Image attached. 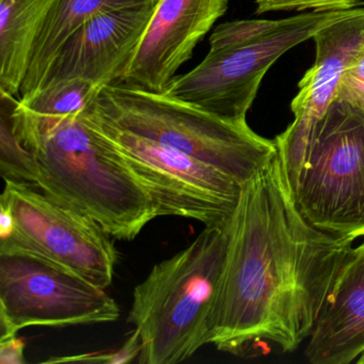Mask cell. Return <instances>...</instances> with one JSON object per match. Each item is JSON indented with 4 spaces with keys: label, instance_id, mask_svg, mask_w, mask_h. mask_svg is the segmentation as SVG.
<instances>
[{
    "label": "cell",
    "instance_id": "obj_1",
    "mask_svg": "<svg viewBox=\"0 0 364 364\" xmlns=\"http://www.w3.org/2000/svg\"><path fill=\"white\" fill-rule=\"evenodd\" d=\"M353 242L304 218L277 152L242 185L230 219L208 344L237 355L263 341L283 353L297 349L310 336Z\"/></svg>",
    "mask_w": 364,
    "mask_h": 364
},
{
    "label": "cell",
    "instance_id": "obj_2",
    "mask_svg": "<svg viewBox=\"0 0 364 364\" xmlns=\"http://www.w3.org/2000/svg\"><path fill=\"white\" fill-rule=\"evenodd\" d=\"M24 146L35 159L36 186L92 219L114 240H135L159 217L144 185L80 114Z\"/></svg>",
    "mask_w": 364,
    "mask_h": 364
},
{
    "label": "cell",
    "instance_id": "obj_3",
    "mask_svg": "<svg viewBox=\"0 0 364 364\" xmlns=\"http://www.w3.org/2000/svg\"><path fill=\"white\" fill-rule=\"evenodd\" d=\"M229 221L205 225L191 244L156 264L134 289L129 321L139 334V363H178L208 344Z\"/></svg>",
    "mask_w": 364,
    "mask_h": 364
},
{
    "label": "cell",
    "instance_id": "obj_4",
    "mask_svg": "<svg viewBox=\"0 0 364 364\" xmlns=\"http://www.w3.org/2000/svg\"><path fill=\"white\" fill-rule=\"evenodd\" d=\"M84 112L193 157L242 185L278 152L274 140L257 135L247 121L216 116L166 93L107 85Z\"/></svg>",
    "mask_w": 364,
    "mask_h": 364
},
{
    "label": "cell",
    "instance_id": "obj_5",
    "mask_svg": "<svg viewBox=\"0 0 364 364\" xmlns=\"http://www.w3.org/2000/svg\"><path fill=\"white\" fill-rule=\"evenodd\" d=\"M312 11L282 20L219 25L210 52L193 71L176 76L166 95L234 121H247L264 76L285 53L358 11Z\"/></svg>",
    "mask_w": 364,
    "mask_h": 364
},
{
    "label": "cell",
    "instance_id": "obj_6",
    "mask_svg": "<svg viewBox=\"0 0 364 364\" xmlns=\"http://www.w3.org/2000/svg\"><path fill=\"white\" fill-rule=\"evenodd\" d=\"M304 218L334 237L364 236V121L332 102L315 124L293 187Z\"/></svg>",
    "mask_w": 364,
    "mask_h": 364
},
{
    "label": "cell",
    "instance_id": "obj_7",
    "mask_svg": "<svg viewBox=\"0 0 364 364\" xmlns=\"http://www.w3.org/2000/svg\"><path fill=\"white\" fill-rule=\"evenodd\" d=\"M120 315L105 289L40 253L0 242V340L31 326L112 323Z\"/></svg>",
    "mask_w": 364,
    "mask_h": 364
},
{
    "label": "cell",
    "instance_id": "obj_8",
    "mask_svg": "<svg viewBox=\"0 0 364 364\" xmlns=\"http://www.w3.org/2000/svg\"><path fill=\"white\" fill-rule=\"evenodd\" d=\"M80 118L123 159L150 193L157 215L223 225L233 215L242 185L223 172L148 138L82 112Z\"/></svg>",
    "mask_w": 364,
    "mask_h": 364
},
{
    "label": "cell",
    "instance_id": "obj_9",
    "mask_svg": "<svg viewBox=\"0 0 364 364\" xmlns=\"http://www.w3.org/2000/svg\"><path fill=\"white\" fill-rule=\"evenodd\" d=\"M5 181L0 203L14 215V232L0 240L52 259L101 289L114 280L118 252L92 219L35 185Z\"/></svg>",
    "mask_w": 364,
    "mask_h": 364
},
{
    "label": "cell",
    "instance_id": "obj_10",
    "mask_svg": "<svg viewBox=\"0 0 364 364\" xmlns=\"http://www.w3.org/2000/svg\"><path fill=\"white\" fill-rule=\"evenodd\" d=\"M228 6L229 0H156L144 37L114 84L166 92Z\"/></svg>",
    "mask_w": 364,
    "mask_h": 364
},
{
    "label": "cell",
    "instance_id": "obj_11",
    "mask_svg": "<svg viewBox=\"0 0 364 364\" xmlns=\"http://www.w3.org/2000/svg\"><path fill=\"white\" fill-rule=\"evenodd\" d=\"M313 40L316 58L291 101L294 121L274 139L287 171L293 174L301 169L312 129L336 100L347 65L364 46V10L321 29Z\"/></svg>",
    "mask_w": 364,
    "mask_h": 364
},
{
    "label": "cell",
    "instance_id": "obj_12",
    "mask_svg": "<svg viewBox=\"0 0 364 364\" xmlns=\"http://www.w3.org/2000/svg\"><path fill=\"white\" fill-rule=\"evenodd\" d=\"M155 1L95 16L61 46L36 92L75 78L101 87L118 82L144 37Z\"/></svg>",
    "mask_w": 364,
    "mask_h": 364
},
{
    "label": "cell",
    "instance_id": "obj_13",
    "mask_svg": "<svg viewBox=\"0 0 364 364\" xmlns=\"http://www.w3.org/2000/svg\"><path fill=\"white\" fill-rule=\"evenodd\" d=\"M364 350V242L351 248L318 318L304 355L312 364H348Z\"/></svg>",
    "mask_w": 364,
    "mask_h": 364
},
{
    "label": "cell",
    "instance_id": "obj_14",
    "mask_svg": "<svg viewBox=\"0 0 364 364\" xmlns=\"http://www.w3.org/2000/svg\"><path fill=\"white\" fill-rule=\"evenodd\" d=\"M55 0H0V91L18 97Z\"/></svg>",
    "mask_w": 364,
    "mask_h": 364
},
{
    "label": "cell",
    "instance_id": "obj_15",
    "mask_svg": "<svg viewBox=\"0 0 364 364\" xmlns=\"http://www.w3.org/2000/svg\"><path fill=\"white\" fill-rule=\"evenodd\" d=\"M152 0H55L42 25L21 88L20 100L37 91L61 46L86 23L101 12L144 5Z\"/></svg>",
    "mask_w": 364,
    "mask_h": 364
},
{
    "label": "cell",
    "instance_id": "obj_16",
    "mask_svg": "<svg viewBox=\"0 0 364 364\" xmlns=\"http://www.w3.org/2000/svg\"><path fill=\"white\" fill-rule=\"evenodd\" d=\"M103 87L90 80H63L18 101L14 112V131L23 146L48 133L65 119L78 117Z\"/></svg>",
    "mask_w": 364,
    "mask_h": 364
},
{
    "label": "cell",
    "instance_id": "obj_17",
    "mask_svg": "<svg viewBox=\"0 0 364 364\" xmlns=\"http://www.w3.org/2000/svg\"><path fill=\"white\" fill-rule=\"evenodd\" d=\"M20 99L0 91V171L4 180L37 185L35 159L16 136L14 112Z\"/></svg>",
    "mask_w": 364,
    "mask_h": 364
},
{
    "label": "cell",
    "instance_id": "obj_18",
    "mask_svg": "<svg viewBox=\"0 0 364 364\" xmlns=\"http://www.w3.org/2000/svg\"><path fill=\"white\" fill-rule=\"evenodd\" d=\"M336 101L346 104L364 121V46L343 73Z\"/></svg>",
    "mask_w": 364,
    "mask_h": 364
},
{
    "label": "cell",
    "instance_id": "obj_19",
    "mask_svg": "<svg viewBox=\"0 0 364 364\" xmlns=\"http://www.w3.org/2000/svg\"><path fill=\"white\" fill-rule=\"evenodd\" d=\"M255 14L283 11V10H313V11H336L355 9L363 5V0H257Z\"/></svg>",
    "mask_w": 364,
    "mask_h": 364
},
{
    "label": "cell",
    "instance_id": "obj_20",
    "mask_svg": "<svg viewBox=\"0 0 364 364\" xmlns=\"http://www.w3.org/2000/svg\"><path fill=\"white\" fill-rule=\"evenodd\" d=\"M141 351V344L138 332L135 329L129 334L119 350L109 353H87V355H71V357L55 358L46 362H88V363L121 364L133 361Z\"/></svg>",
    "mask_w": 364,
    "mask_h": 364
},
{
    "label": "cell",
    "instance_id": "obj_21",
    "mask_svg": "<svg viewBox=\"0 0 364 364\" xmlns=\"http://www.w3.org/2000/svg\"><path fill=\"white\" fill-rule=\"evenodd\" d=\"M24 350L25 341L16 336L0 340V363H25Z\"/></svg>",
    "mask_w": 364,
    "mask_h": 364
},
{
    "label": "cell",
    "instance_id": "obj_22",
    "mask_svg": "<svg viewBox=\"0 0 364 364\" xmlns=\"http://www.w3.org/2000/svg\"><path fill=\"white\" fill-rule=\"evenodd\" d=\"M14 232V219L11 210L0 203V240L10 237Z\"/></svg>",
    "mask_w": 364,
    "mask_h": 364
},
{
    "label": "cell",
    "instance_id": "obj_23",
    "mask_svg": "<svg viewBox=\"0 0 364 364\" xmlns=\"http://www.w3.org/2000/svg\"><path fill=\"white\" fill-rule=\"evenodd\" d=\"M355 362H357L358 364H364V350L362 351L361 355L357 358Z\"/></svg>",
    "mask_w": 364,
    "mask_h": 364
}]
</instances>
